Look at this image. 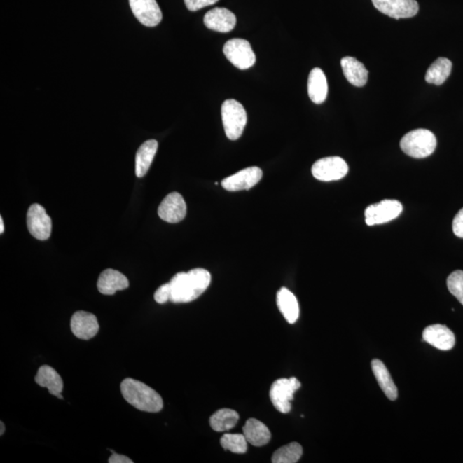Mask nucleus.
Instances as JSON below:
<instances>
[{
  "instance_id": "3",
  "label": "nucleus",
  "mask_w": 463,
  "mask_h": 463,
  "mask_svg": "<svg viewBox=\"0 0 463 463\" xmlns=\"http://www.w3.org/2000/svg\"><path fill=\"white\" fill-rule=\"evenodd\" d=\"M401 151L414 158H427L437 147V139L434 134L426 129L415 130L406 134L401 139Z\"/></svg>"
},
{
  "instance_id": "25",
  "label": "nucleus",
  "mask_w": 463,
  "mask_h": 463,
  "mask_svg": "<svg viewBox=\"0 0 463 463\" xmlns=\"http://www.w3.org/2000/svg\"><path fill=\"white\" fill-rule=\"evenodd\" d=\"M240 416L238 413L233 409H220L209 419L210 427L214 431L218 432L228 431L236 426Z\"/></svg>"
},
{
  "instance_id": "30",
  "label": "nucleus",
  "mask_w": 463,
  "mask_h": 463,
  "mask_svg": "<svg viewBox=\"0 0 463 463\" xmlns=\"http://www.w3.org/2000/svg\"><path fill=\"white\" fill-rule=\"evenodd\" d=\"M154 298L158 304H165L167 301H170L171 298V288L170 283H166L160 286L156 291Z\"/></svg>"
},
{
  "instance_id": "22",
  "label": "nucleus",
  "mask_w": 463,
  "mask_h": 463,
  "mask_svg": "<svg viewBox=\"0 0 463 463\" xmlns=\"http://www.w3.org/2000/svg\"><path fill=\"white\" fill-rule=\"evenodd\" d=\"M277 306L283 317L289 324H294L300 317V306L294 294L288 289L282 288L278 291L277 296Z\"/></svg>"
},
{
  "instance_id": "11",
  "label": "nucleus",
  "mask_w": 463,
  "mask_h": 463,
  "mask_svg": "<svg viewBox=\"0 0 463 463\" xmlns=\"http://www.w3.org/2000/svg\"><path fill=\"white\" fill-rule=\"evenodd\" d=\"M263 177L261 168L250 167L244 168L235 174L229 176L221 181L225 190L228 191H238L249 190L255 186Z\"/></svg>"
},
{
  "instance_id": "18",
  "label": "nucleus",
  "mask_w": 463,
  "mask_h": 463,
  "mask_svg": "<svg viewBox=\"0 0 463 463\" xmlns=\"http://www.w3.org/2000/svg\"><path fill=\"white\" fill-rule=\"evenodd\" d=\"M34 380L41 387L47 388L51 395L60 399H63L61 393L63 392L64 382L60 375L49 366H42L38 370Z\"/></svg>"
},
{
  "instance_id": "4",
  "label": "nucleus",
  "mask_w": 463,
  "mask_h": 463,
  "mask_svg": "<svg viewBox=\"0 0 463 463\" xmlns=\"http://www.w3.org/2000/svg\"><path fill=\"white\" fill-rule=\"evenodd\" d=\"M221 118L228 139H239L247 123V112L242 104L236 99H227L221 106Z\"/></svg>"
},
{
  "instance_id": "1",
  "label": "nucleus",
  "mask_w": 463,
  "mask_h": 463,
  "mask_svg": "<svg viewBox=\"0 0 463 463\" xmlns=\"http://www.w3.org/2000/svg\"><path fill=\"white\" fill-rule=\"evenodd\" d=\"M210 282L212 275L201 268L176 274L170 282V301L178 304L197 300L209 288Z\"/></svg>"
},
{
  "instance_id": "33",
  "label": "nucleus",
  "mask_w": 463,
  "mask_h": 463,
  "mask_svg": "<svg viewBox=\"0 0 463 463\" xmlns=\"http://www.w3.org/2000/svg\"><path fill=\"white\" fill-rule=\"evenodd\" d=\"M109 463H132L133 461L123 455L113 453L109 459Z\"/></svg>"
},
{
  "instance_id": "17",
  "label": "nucleus",
  "mask_w": 463,
  "mask_h": 463,
  "mask_svg": "<svg viewBox=\"0 0 463 463\" xmlns=\"http://www.w3.org/2000/svg\"><path fill=\"white\" fill-rule=\"evenodd\" d=\"M128 288V279L120 271L108 269L99 275L97 289L99 292L104 294V296H113L117 291L125 290Z\"/></svg>"
},
{
  "instance_id": "19",
  "label": "nucleus",
  "mask_w": 463,
  "mask_h": 463,
  "mask_svg": "<svg viewBox=\"0 0 463 463\" xmlns=\"http://www.w3.org/2000/svg\"><path fill=\"white\" fill-rule=\"evenodd\" d=\"M340 64H342L344 76L352 85L356 87L366 85L367 80H368V71L366 70L364 64L353 57H344L340 60Z\"/></svg>"
},
{
  "instance_id": "26",
  "label": "nucleus",
  "mask_w": 463,
  "mask_h": 463,
  "mask_svg": "<svg viewBox=\"0 0 463 463\" xmlns=\"http://www.w3.org/2000/svg\"><path fill=\"white\" fill-rule=\"evenodd\" d=\"M452 63L446 58H438L431 64L426 74V81L429 83L441 85L449 78Z\"/></svg>"
},
{
  "instance_id": "31",
  "label": "nucleus",
  "mask_w": 463,
  "mask_h": 463,
  "mask_svg": "<svg viewBox=\"0 0 463 463\" xmlns=\"http://www.w3.org/2000/svg\"><path fill=\"white\" fill-rule=\"evenodd\" d=\"M218 1L219 0H185V4L189 11H197L206 6H212Z\"/></svg>"
},
{
  "instance_id": "23",
  "label": "nucleus",
  "mask_w": 463,
  "mask_h": 463,
  "mask_svg": "<svg viewBox=\"0 0 463 463\" xmlns=\"http://www.w3.org/2000/svg\"><path fill=\"white\" fill-rule=\"evenodd\" d=\"M158 141L154 139L148 140L141 145L136 155L137 177H144L148 173L156 152H158Z\"/></svg>"
},
{
  "instance_id": "2",
  "label": "nucleus",
  "mask_w": 463,
  "mask_h": 463,
  "mask_svg": "<svg viewBox=\"0 0 463 463\" xmlns=\"http://www.w3.org/2000/svg\"><path fill=\"white\" fill-rule=\"evenodd\" d=\"M120 389L125 400L139 410L158 413L163 408L162 396L144 382L125 378L121 382Z\"/></svg>"
},
{
  "instance_id": "34",
  "label": "nucleus",
  "mask_w": 463,
  "mask_h": 463,
  "mask_svg": "<svg viewBox=\"0 0 463 463\" xmlns=\"http://www.w3.org/2000/svg\"><path fill=\"white\" fill-rule=\"evenodd\" d=\"M4 231H5V226H4L3 218L0 217V233L2 235Z\"/></svg>"
},
{
  "instance_id": "15",
  "label": "nucleus",
  "mask_w": 463,
  "mask_h": 463,
  "mask_svg": "<svg viewBox=\"0 0 463 463\" xmlns=\"http://www.w3.org/2000/svg\"><path fill=\"white\" fill-rule=\"evenodd\" d=\"M423 340L442 351L452 350L455 343V335L443 324H434L424 329Z\"/></svg>"
},
{
  "instance_id": "24",
  "label": "nucleus",
  "mask_w": 463,
  "mask_h": 463,
  "mask_svg": "<svg viewBox=\"0 0 463 463\" xmlns=\"http://www.w3.org/2000/svg\"><path fill=\"white\" fill-rule=\"evenodd\" d=\"M372 369L375 378L382 392L390 401H395L398 397V389L385 365L380 359L372 361Z\"/></svg>"
},
{
  "instance_id": "14",
  "label": "nucleus",
  "mask_w": 463,
  "mask_h": 463,
  "mask_svg": "<svg viewBox=\"0 0 463 463\" xmlns=\"http://www.w3.org/2000/svg\"><path fill=\"white\" fill-rule=\"evenodd\" d=\"M71 329L76 338L90 340L97 336L99 325L97 317L92 313L79 311L74 313L71 319Z\"/></svg>"
},
{
  "instance_id": "10",
  "label": "nucleus",
  "mask_w": 463,
  "mask_h": 463,
  "mask_svg": "<svg viewBox=\"0 0 463 463\" xmlns=\"http://www.w3.org/2000/svg\"><path fill=\"white\" fill-rule=\"evenodd\" d=\"M375 8L387 16L400 19L415 17L419 11L416 0H372Z\"/></svg>"
},
{
  "instance_id": "13",
  "label": "nucleus",
  "mask_w": 463,
  "mask_h": 463,
  "mask_svg": "<svg viewBox=\"0 0 463 463\" xmlns=\"http://www.w3.org/2000/svg\"><path fill=\"white\" fill-rule=\"evenodd\" d=\"M160 219L170 223H178L186 216V204L179 193H172L163 199L158 208Z\"/></svg>"
},
{
  "instance_id": "29",
  "label": "nucleus",
  "mask_w": 463,
  "mask_h": 463,
  "mask_svg": "<svg viewBox=\"0 0 463 463\" xmlns=\"http://www.w3.org/2000/svg\"><path fill=\"white\" fill-rule=\"evenodd\" d=\"M448 289L463 305V271H454L447 279Z\"/></svg>"
},
{
  "instance_id": "5",
  "label": "nucleus",
  "mask_w": 463,
  "mask_h": 463,
  "mask_svg": "<svg viewBox=\"0 0 463 463\" xmlns=\"http://www.w3.org/2000/svg\"><path fill=\"white\" fill-rule=\"evenodd\" d=\"M301 387V382L296 378H281L271 385L270 396L274 407L282 414H288L292 409L291 401L294 393Z\"/></svg>"
},
{
  "instance_id": "32",
  "label": "nucleus",
  "mask_w": 463,
  "mask_h": 463,
  "mask_svg": "<svg viewBox=\"0 0 463 463\" xmlns=\"http://www.w3.org/2000/svg\"><path fill=\"white\" fill-rule=\"evenodd\" d=\"M452 228L455 235L463 239V208L455 216Z\"/></svg>"
},
{
  "instance_id": "6",
  "label": "nucleus",
  "mask_w": 463,
  "mask_h": 463,
  "mask_svg": "<svg viewBox=\"0 0 463 463\" xmlns=\"http://www.w3.org/2000/svg\"><path fill=\"white\" fill-rule=\"evenodd\" d=\"M223 53L227 59L240 70H247L254 66L256 55L250 42L240 38L226 42Z\"/></svg>"
},
{
  "instance_id": "21",
  "label": "nucleus",
  "mask_w": 463,
  "mask_h": 463,
  "mask_svg": "<svg viewBox=\"0 0 463 463\" xmlns=\"http://www.w3.org/2000/svg\"><path fill=\"white\" fill-rule=\"evenodd\" d=\"M243 434L251 445L261 447L270 441L271 434L265 424L256 419H249L243 427Z\"/></svg>"
},
{
  "instance_id": "8",
  "label": "nucleus",
  "mask_w": 463,
  "mask_h": 463,
  "mask_svg": "<svg viewBox=\"0 0 463 463\" xmlns=\"http://www.w3.org/2000/svg\"><path fill=\"white\" fill-rule=\"evenodd\" d=\"M403 209V205L399 201L386 199L366 208V223L368 226L387 223L399 216Z\"/></svg>"
},
{
  "instance_id": "28",
  "label": "nucleus",
  "mask_w": 463,
  "mask_h": 463,
  "mask_svg": "<svg viewBox=\"0 0 463 463\" xmlns=\"http://www.w3.org/2000/svg\"><path fill=\"white\" fill-rule=\"evenodd\" d=\"M247 440L244 434H226L221 438V445L226 450L235 454H244L247 451Z\"/></svg>"
},
{
  "instance_id": "12",
  "label": "nucleus",
  "mask_w": 463,
  "mask_h": 463,
  "mask_svg": "<svg viewBox=\"0 0 463 463\" xmlns=\"http://www.w3.org/2000/svg\"><path fill=\"white\" fill-rule=\"evenodd\" d=\"M130 6L141 25L158 26L163 20V13L156 0H129Z\"/></svg>"
},
{
  "instance_id": "27",
  "label": "nucleus",
  "mask_w": 463,
  "mask_h": 463,
  "mask_svg": "<svg viewBox=\"0 0 463 463\" xmlns=\"http://www.w3.org/2000/svg\"><path fill=\"white\" fill-rule=\"evenodd\" d=\"M303 454V449L300 443L293 442L282 446L275 451L272 457L274 463H296Z\"/></svg>"
},
{
  "instance_id": "7",
  "label": "nucleus",
  "mask_w": 463,
  "mask_h": 463,
  "mask_svg": "<svg viewBox=\"0 0 463 463\" xmlns=\"http://www.w3.org/2000/svg\"><path fill=\"white\" fill-rule=\"evenodd\" d=\"M347 172V163L339 156H331L317 160L312 167L313 177L324 182L339 181L345 177Z\"/></svg>"
},
{
  "instance_id": "35",
  "label": "nucleus",
  "mask_w": 463,
  "mask_h": 463,
  "mask_svg": "<svg viewBox=\"0 0 463 463\" xmlns=\"http://www.w3.org/2000/svg\"><path fill=\"white\" fill-rule=\"evenodd\" d=\"M0 427H1V431H0V436H3L6 431L5 424H4L2 422H0Z\"/></svg>"
},
{
  "instance_id": "16",
  "label": "nucleus",
  "mask_w": 463,
  "mask_h": 463,
  "mask_svg": "<svg viewBox=\"0 0 463 463\" xmlns=\"http://www.w3.org/2000/svg\"><path fill=\"white\" fill-rule=\"evenodd\" d=\"M205 25L208 29L221 33L232 32L236 25L235 15L226 8L212 9L205 14Z\"/></svg>"
},
{
  "instance_id": "20",
  "label": "nucleus",
  "mask_w": 463,
  "mask_h": 463,
  "mask_svg": "<svg viewBox=\"0 0 463 463\" xmlns=\"http://www.w3.org/2000/svg\"><path fill=\"white\" fill-rule=\"evenodd\" d=\"M308 95L315 104H321L327 98L328 83L326 76L320 68H315L310 72L308 78Z\"/></svg>"
},
{
  "instance_id": "9",
  "label": "nucleus",
  "mask_w": 463,
  "mask_h": 463,
  "mask_svg": "<svg viewBox=\"0 0 463 463\" xmlns=\"http://www.w3.org/2000/svg\"><path fill=\"white\" fill-rule=\"evenodd\" d=\"M27 226L30 235L39 240H47L52 233V219L44 207L34 204L27 213Z\"/></svg>"
}]
</instances>
